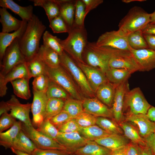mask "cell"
Listing matches in <instances>:
<instances>
[{
  "label": "cell",
  "instance_id": "1",
  "mask_svg": "<svg viewBox=\"0 0 155 155\" xmlns=\"http://www.w3.org/2000/svg\"><path fill=\"white\" fill-rule=\"evenodd\" d=\"M46 28L34 14L32 18L27 22L25 31L18 38L19 46L26 62L31 60L38 53L40 48V40Z\"/></svg>",
  "mask_w": 155,
  "mask_h": 155
},
{
  "label": "cell",
  "instance_id": "2",
  "mask_svg": "<svg viewBox=\"0 0 155 155\" xmlns=\"http://www.w3.org/2000/svg\"><path fill=\"white\" fill-rule=\"evenodd\" d=\"M130 54V51L108 46H99L96 42H88L82 57L87 65L98 69L105 73L109 68L108 63L111 58L128 56Z\"/></svg>",
  "mask_w": 155,
  "mask_h": 155
},
{
  "label": "cell",
  "instance_id": "3",
  "mask_svg": "<svg viewBox=\"0 0 155 155\" xmlns=\"http://www.w3.org/2000/svg\"><path fill=\"white\" fill-rule=\"evenodd\" d=\"M68 33V36L66 39L60 40L63 49L77 64L85 63L82 56L88 42L86 28L85 27H79L73 26L69 29Z\"/></svg>",
  "mask_w": 155,
  "mask_h": 155
},
{
  "label": "cell",
  "instance_id": "4",
  "mask_svg": "<svg viewBox=\"0 0 155 155\" xmlns=\"http://www.w3.org/2000/svg\"><path fill=\"white\" fill-rule=\"evenodd\" d=\"M150 16L151 13L141 8L134 6L120 21L118 30L127 36L133 32L142 30L150 23Z\"/></svg>",
  "mask_w": 155,
  "mask_h": 155
},
{
  "label": "cell",
  "instance_id": "5",
  "mask_svg": "<svg viewBox=\"0 0 155 155\" xmlns=\"http://www.w3.org/2000/svg\"><path fill=\"white\" fill-rule=\"evenodd\" d=\"M59 57L60 65L70 73L83 93L88 96H92L94 92L81 69L65 51Z\"/></svg>",
  "mask_w": 155,
  "mask_h": 155
},
{
  "label": "cell",
  "instance_id": "6",
  "mask_svg": "<svg viewBox=\"0 0 155 155\" xmlns=\"http://www.w3.org/2000/svg\"><path fill=\"white\" fill-rule=\"evenodd\" d=\"M45 73L50 80L61 87L74 98L82 100L77 87L67 71L61 65L55 68L46 66Z\"/></svg>",
  "mask_w": 155,
  "mask_h": 155
},
{
  "label": "cell",
  "instance_id": "7",
  "mask_svg": "<svg viewBox=\"0 0 155 155\" xmlns=\"http://www.w3.org/2000/svg\"><path fill=\"white\" fill-rule=\"evenodd\" d=\"M145 98L139 87L129 90L124 97V110L128 109V112L135 114H147L151 107Z\"/></svg>",
  "mask_w": 155,
  "mask_h": 155
},
{
  "label": "cell",
  "instance_id": "8",
  "mask_svg": "<svg viewBox=\"0 0 155 155\" xmlns=\"http://www.w3.org/2000/svg\"><path fill=\"white\" fill-rule=\"evenodd\" d=\"M26 62L16 38L7 48L0 62V75L4 76L18 65Z\"/></svg>",
  "mask_w": 155,
  "mask_h": 155
},
{
  "label": "cell",
  "instance_id": "9",
  "mask_svg": "<svg viewBox=\"0 0 155 155\" xmlns=\"http://www.w3.org/2000/svg\"><path fill=\"white\" fill-rule=\"evenodd\" d=\"M22 129L32 141L37 149L57 150L68 152L65 148L55 140L39 132L32 125H26L22 123Z\"/></svg>",
  "mask_w": 155,
  "mask_h": 155
},
{
  "label": "cell",
  "instance_id": "10",
  "mask_svg": "<svg viewBox=\"0 0 155 155\" xmlns=\"http://www.w3.org/2000/svg\"><path fill=\"white\" fill-rule=\"evenodd\" d=\"M127 36L118 30L107 32L98 37L96 43L99 46H108L130 51L132 48L128 43Z\"/></svg>",
  "mask_w": 155,
  "mask_h": 155
},
{
  "label": "cell",
  "instance_id": "11",
  "mask_svg": "<svg viewBox=\"0 0 155 155\" xmlns=\"http://www.w3.org/2000/svg\"><path fill=\"white\" fill-rule=\"evenodd\" d=\"M125 119V121L136 127L143 138L155 132V122L150 120L147 114H135L128 112Z\"/></svg>",
  "mask_w": 155,
  "mask_h": 155
},
{
  "label": "cell",
  "instance_id": "12",
  "mask_svg": "<svg viewBox=\"0 0 155 155\" xmlns=\"http://www.w3.org/2000/svg\"><path fill=\"white\" fill-rule=\"evenodd\" d=\"M33 98L31 110L32 114V125L38 127L44 119L48 99L46 93L33 91Z\"/></svg>",
  "mask_w": 155,
  "mask_h": 155
},
{
  "label": "cell",
  "instance_id": "13",
  "mask_svg": "<svg viewBox=\"0 0 155 155\" xmlns=\"http://www.w3.org/2000/svg\"><path fill=\"white\" fill-rule=\"evenodd\" d=\"M55 140L65 148L70 154L73 153L77 150L84 146L88 141L78 131L69 133L59 132Z\"/></svg>",
  "mask_w": 155,
  "mask_h": 155
},
{
  "label": "cell",
  "instance_id": "14",
  "mask_svg": "<svg viewBox=\"0 0 155 155\" xmlns=\"http://www.w3.org/2000/svg\"><path fill=\"white\" fill-rule=\"evenodd\" d=\"M6 102L10 109V114L12 117L26 125H32L29 116L32 103L22 104L14 95H11Z\"/></svg>",
  "mask_w": 155,
  "mask_h": 155
},
{
  "label": "cell",
  "instance_id": "15",
  "mask_svg": "<svg viewBox=\"0 0 155 155\" xmlns=\"http://www.w3.org/2000/svg\"><path fill=\"white\" fill-rule=\"evenodd\" d=\"M29 71L26 62L15 67L4 76L0 75V96L3 97L6 93L7 84L16 79L22 78L30 79Z\"/></svg>",
  "mask_w": 155,
  "mask_h": 155
},
{
  "label": "cell",
  "instance_id": "16",
  "mask_svg": "<svg viewBox=\"0 0 155 155\" xmlns=\"http://www.w3.org/2000/svg\"><path fill=\"white\" fill-rule=\"evenodd\" d=\"M130 51L139 66L140 71H149L155 68V50L132 48Z\"/></svg>",
  "mask_w": 155,
  "mask_h": 155
},
{
  "label": "cell",
  "instance_id": "17",
  "mask_svg": "<svg viewBox=\"0 0 155 155\" xmlns=\"http://www.w3.org/2000/svg\"><path fill=\"white\" fill-rule=\"evenodd\" d=\"M83 106L85 111L96 117L112 118L113 117L112 108L96 98H87L83 100Z\"/></svg>",
  "mask_w": 155,
  "mask_h": 155
},
{
  "label": "cell",
  "instance_id": "18",
  "mask_svg": "<svg viewBox=\"0 0 155 155\" xmlns=\"http://www.w3.org/2000/svg\"><path fill=\"white\" fill-rule=\"evenodd\" d=\"M129 90L127 81L117 85L116 88L112 109L114 120L118 124L123 117L124 97Z\"/></svg>",
  "mask_w": 155,
  "mask_h": 155
},
{
  "label": "cell",
  "instance_id": "19",
  "mask_svg": "<svg viewBox=\"0 0 155 155\" xmlns=\"http://www.w3.org/2000/svg\"><path fill=\"white\" fill-rule=\"evenodd\" d=\"M85 74L94 92L101 85L108 81L105 74L100 69L86 63H78Z\"/></svg>",
  "mask_w": 155,
  "mask_h": 155
},
{
  "label": "cell",
  "instance_id": "20",
  "mask_svg": "<svg viewBox=\"0 0 155 155\" xmlns=\"http://www.w3.org/2000/svg\"><path fill=\"white\" fill-rule=\"evenodd\" d=\"M0 6L8 9L18 15L24 21L28 22L33 18V6L31 5L22 6L12 0H0Z\"/></svg>",
  "mask_w": 155,
  "mask_h": 155
},
{
  "label": "cell",
  "instance_id": "21",
  "mask_svg": "<svg viewBox=\"0 0 155 155\" xmlns=\"http://www.w3.org/2000/svg\"><path fill=\"white\" fill-rule=\"evenodd\" d=\"M0 16L2 32L9 33L16 31L21 27L23 23V21L14 17L5 8H0Z\"/></svg>",
  "mask_w": 155,
  "mask_h": 155
},
{
  "label": "cell",
  "instance_id": "22",
  "mask_svg": "<svg viewBox=\"0 0 155 155\" xmlns=\"http://www.w3.org/2000/svg\"><path fill=\"white\" fill-rule=\"evenodd\" d=\"M109 67L124 69L132 73L140 71V68L132 55L120 56L111 58L109 62Z\"/></svg>",
  "mask_w": 155,
  "mask_h": 155
},
{
  "label": "cell",
  "instance_id": "23",
  "mask_svg": "<svg viewBox=\"0 0 155 155\" xmlns=\"http://www.w3.org/2000/svg\"><path fill=\"white\" fill-rule=\"evenodd\" d=\"M27 24V22L24 21L21 27L13 33H0V62L2 60L7 48L16 38H19L23 34L26 29Z\"/></svg>",
  "mask_w": 155,
  "mask_h": 155
},
{
  "label": "cell",
  "instance_id": "24",
  "mask_svg": "<svg viewBox=\"0 0 155 155\" xmlns=\"http://www.w3.org/2000/svg\"><path fill=\"white\" fill-rule=\"evenodd\" d=\"M117 86L108 81L103 84L95 92L98 98L107 106H112Z\"/></svg>",
  "mask_w": 155,
  "mask_h": 155
},
{
  "label": "cell",
  "instance_id": "25",
  "mask_svg": "<svg viewBox=\"0 0 155 155\" xmlns=\"http://www.w3.org/2000/svg\"><path fill=\"white\" fill-rule=\"evenodd\" d=\"M99 145L111 151L126 146L129 142L127 138L120 134H110L94 141Z\"/></svg>",
  "mask_w": 155,
  "mask_h": 155
},
{
  "label": "cell",
  "instance_id": "26",
  "mask_svg": "<svg viewBox=\"0 0 155 155\" xmlns=\"http://www.w3.org/2000/svg\"><path fill=\"white\" fill-rule=\"evenodd\" d=\"M37 54L48 67L55 68L60 65L59 55L54 50L43 44L40 46Z\"/></svg>",
  "mask_w": 155,
  "mask_h": 155
},
{
  "label": "cell",
  "instance_id": "27",
  "mask_svg": "<svg viewBox=\"0 0 155 155\" xmlns=\"http://www.w3.org/2000/svg\"><path fill=\"white\" fill-rule=\"evenodd\" d=\"M60 15L70 29L73 26L74 19L76 0H58Z\"/></svg>",
  "mask_w": 155,
  "mask_h": 155
},
{
  "label": "cell",
  "instance_id": "28",
  "mask_svg": "<svg viewBox=\"0 0 155 155\" xmlns=\"http://www.w3.org/2000/svg\"><path fill=\"white\" fill-rule=\"evenodd\" d=\"M112 151L94 141H88L84 146L73 153L76 155H111Z\"/></svg>",
  "mask_w": 155,
  "mask_h": 155
},
{
  "label": "cell",
  "instance_id": "29",
  "mask_svg": "<svg viewBox=\"0 0 155 155\" xmlns=\"http://www.w3.org/2000/svg\"><path fill=\"white\" fill-rule=\"evenodd\" d=\"M22 122L17 121L7 131L0 133V145L6 149L10 148L14 141L22 130Z\"/></svg>",
  "mask_w": 155,
  "mask_h": 155
},
{
  "label": "cell",
  "instance_id": "30",
  "mask_svg": "<svg viewBox=\"0 0 155 155\" xmlns=\"http://www.w3.org/2000/svg\"><path fill=\"white\" fill-rule=\"evenodd\" d=\"M11 148L32 155L36 147L22 129L13 143Z\"/></svg>",
  "mask_w": 155,
  "mask_h": 155
},
{
  "label": "cell",
  "instance_id": "31",
  "mask_svg": "<svg viewBox=\"0 0 155 155\" xmlns=\"http://www.w3.org/2000/svg\"><path fill=\"white\" fill-rule=\"evenodd\" d=\"M123 131L125 136L131 142L140 146L146 145L144 139L133 125L126 121H121L119 124Z\"/></svg>",
  "mask_w": 155,
  "mask_h": 155
},
{
  "label": "cell",
  "instance_id": "32",
  "mask_svg": "<svg viewBox=\"0 0 155 155\" xmlns=\"http://www.w3.org/2000/svg\"><path fill=\"white\" fill-rule=\"evenodd\" d=\"M35 6L43 8L49 21L60 15V7L58 0H30Z\"/></svg>",
  "mask_w": 155,
  "mask_h": 155
},
{
  "label": "cell",
  "instance_id": "33",
  "mask_svg": "<svg viewBox=\"0 0 155 155\" xmlns=\"http://www.w3.org/2000/svg\"><path fill=\"white\" fill-rule=\"evenodd\" d=\"M132 73L126 69L111 67L105 73L108 81L117 85L127 81Z\"/></svg>",
  "mask_w": 155,
  "mask_h": 155
},
{
  "label": "cell",
  "instance_id": "34",
  "mask_svg": "<svg viewBox=\"0 0 155 155\" xmlns=\"http://www.w3.org/2000/svg\"><path fill=\"white\" fill-rule=\"evenodd\" d=\"M30 79L28 78H20L10 82L16 96L26 100L30 98L31 94L29 86Z\"/></svg>",
  "mask_w": 155,
  "mask_h": 155
},
{
  "label": "cell",
  "instance_id": "35",
  "mask_svg": "<svg viewBox=\"0 0 155 155\" xmlns=\"http://www.w3.org/2000/svg\"><path fill=\"white\" fill-rule=\"evenodd\" d=\"M78 132L86 140L91 141H94L111 134L95 125L86 127H80Z\"/></svg>",
  "mask_w": 155,
  "mask_h": 155
},
{
  "label": "cell",
  "instance_id": "36",
  "mask_svg": "<svg viewBox=\"0 0 155 155\" xmlns=\"http://www.w3.org/2000/svg\"><path fill=\"white\" fill-rule=\"evenodd\" d=\"M96 124L110 134L121 135L123 133V130L115 121L108 118L97 117Z\"/></svg>",
  "mask_w": 155,
  "mask_h": 155
},
{
  "label": "cell",
  "instance_id": "37",
  "mask_svg": "<svg viewBox=\"0 0 155 155\" xmlns=\"http://www.w3.org/2000/svg\"><path fill=\"white\" fill-rule=\"evenodd\" d=\"M63 110L67 112L72 118L75 119L84 111L83 100L68 98L65 101Z\"/></svg>",
  "mask_w": 155,
  "mask_h": 155
},
{
  "label": "cell",
  "instance_id": "38",
  "mask_svg": "<svg viewBox=\"0 0 155 155\" xmlns=\"http://www.w3.org/2000/svg\"><path fill=\"white\" fill-rule=\"evenodd\" d=\"M65 100L59 98L48 99L44 119H49L57 115L63 110Z\"/></svg>",
  "mask_w": 155,
  "mask_h": 155
},
{
  "label": "cell",
  "instance_id": "39",
  "mask_svg": "<svg viewBox=\"0 0 155 155\" xmlns=\"http://www.w3.org/2000/svg\"><path fill=\"white\" fill-rule=\"evenodd\" d=\"M127 38L129 45L133 49L137 50L148 49L142 30H139L129 34L127 36Z\"/></svg>",
  "mask_w": 155,
  "mask_h": 155
},
{
  "label": "cell",
  "instance_id": "40",
  "mask_svg": "<svg viewBox=\"0 0 155 155\" xmlns=\"http://www.w3.org/2000/svg\"><path fill=\"white\" fill-rule=\"evenodd\" d=\"M43 45L50 48L61 55L64 51L61 43V39L57 36L51 34L48 31H46L42 36Z\"/></svg>",
  "mask_w": 155,
  "mask_h": 155
},
{
  "label": "cell",
  "instance_id": "41",
  "mask_svg": "<svg viewBox=\"0 0 155 155\" xmlns=\"http://www.w3.org/2000/svg\"><path fill=\"white\" fill-rule=\"evenodd\" d=\"M26 62L31 78L45 74L46 66L37 54L31 60Z\"/></svg>",
  "mask_w": 155,
  "mask_h": 155
},
{
  "label": "cell",
  "instance_id": "42",
  "mask_svg": "<svg viewBox=\"0 0 155 155\" xmlns=\"http://www.w3.org/2000/svg\"><path fill=\"white\" fill-rule=\"evenodd\" d=\"M46 94L48 99L56 98L66 100L69 98L68 93L58 84L50 80Z\"/></svg>",
  "mask_w": 155,
  "mask_h": 155
},
{
  "label": "cell",
  "instance_id": "43",
  "mask_svg": "<svg viewBox=\"0 0 155 155\" xmlns=\"http://www.w3.org/2000/svg\"><path fill=\"white\" fill-rule=\"evenodd\" d=\"M36 129L44 135L55 140L59 133L58 129L47 119H44Z\"/></svg>",
  "mask_w": 155,
  "mask_h": 155
},
{
  "label": "cell",
  "instance_id": "44",
  "mask_svg": "<svg viewBox=\"0 0 155 155\" xmlns=\"http://www.w3.org/2000/svg\"><path fill=\"white\" fill-rule=\"evenodd\" d=\"M85 6L82 0H76L75 3V9L74 24L79 27H84V21L86 17Z\"/></svg>",
  "mask_w": 155,
  "mask_h": 155
},
{
  "label": "cell",
  "instance_id": "45",
  "mask_svg": "<svg viewBox=\"0 0 155 155\" xmlns=\"http://www.w3.org/2000/svg\"><path fill=\"white\" fill-rule=\"evenodd\" d=\"M32 82L33 90L46 93L50 82V80L45 74H42L34 78Z\"/></svg>",
  "mask_w": 155,
  "mask_h": 155
},
{
  "label": "cell",
  "instance_id": "46",
  "mask_svg": "<svg viewBox=\"0 0 155 155\" xmlns=\"http://www.w3.org/2000/svg\"><path fill=\"white\" fill-rule=\"evenodd\" d=\"M49 26L53 33H59L68 32L69 28L66 22L60 16L49 21Z\"/></svg>",
  "mask_w": 155,
  "mask_h": 155
},
{
  "label": "cell",
  "instance_id": "47",
  "mask_svg": "<svg viewBox=\"0 0 155 155\" xmlns=\"http://www.w3.org/2000/svg\"><path fill=\"white\" fill-rule=\"evenodd\" d=\"M75 119L80 127H86L96 124V117L84 111Z\"/></svg>",
  "mask_w": 155,
  "mask_h": 155
},
{
  "label": "cell",
  "instance_id": "48",
  "mask_svg": "<svg viewBox=\"0 0 155 155\" xmlns=\"http://www.w3.org/2000/svg\"><path fill=\"white\" fill-rule=\"evenodd\" d=\"M72 118L69 114L63 110L60 113L51 118V122L57 129Z\"/></svg>",
  "mask_w": 155,
  "mask_h": 155
},
{
  "label": "cell",
  "instance_id": "49",
  "mask_svg": "<svg viewBox=\"0 0 155 155\" xmlns=\"http://www.w3.org/2000/svg\"><path fill=\"white\" fill-rule=\"evenodd\" d=\"M16 121V118L8 113L2 114L0 119V133L11 128Z\"/></svg>",
  "mask_w": 155,
  "mask_h": 155
},
{
  "label": "cell",
  "instance_id": "50",
  "mask_svg": "<svg viewBox=\"0 0 155 155\" xmlns=\"http://www.w3.org/2000/svg\"><path fill=\"white\" fill-rule=\"evenodd\" d=\"M80 127L75 119H71L59 127L58 130L59 133H69L78 131Z\"/></svg>",
  "mask_w": 155,
  "mask_h": 155
},
{
  "label": "cell",
  "instance_id": "51",
  "mask_svg": "<svg viewBox=\"0 0 155 155\" xmlns=\"http://www.w3.org/2000/svg\"><path fill=\"white\" fill-rule=\"evenodd\" d=\"M69 153L62 151L55 150H41L36 149L32 155H70Z\"/></svg>",
  "mask_w": 155,
  "mask_h": 155
},
{
  "label": "cell",
  "instance_id": "52",
  "mask_svg": "<svg viewBox=\"0 0 155 155\" xmlns=\"http://www.w3.org/2000/svg\"><path fill=\"white\" fill-rule=\"evenodd\" d=\"M125 149L126 155H142L140 146L131 142L125 146Z\"/></svg>",
  "mask_w": 155,
  "mask_h": 155
},
{
  "label": "cell",
  "instance_id": "53",
  "mask_svg": "<svg viewBox=\"0 0 155 155\" xmlns=\"http://www.w3.org/2000/svg\"><path fill=\"white\" fill-rule=\"evenodd\" d=\"M85 6V16L103 2V0H82Z\"/></svg>",
  "mask_w": 155,
  "mask_h": 155
},
{
  "label": "cell",
  "instance_id": "54",
  "mask_svg": "<svg viewBox=\"0 0 155 155\" xmlns=\"http://www.w3.org/2000/svg\"><path fill=\"white\" fill-rule=\"evenodd\" d=\"M146 145L150 148L153 154L155 155V132L144 138Z\"/></svg>",
  "mask_w": 155,
  "mask_h": 155
},
{
  "label": "cell",
  "instance_id": "55",
  "mask_svg": "<svg viewBox=\"0 0 155 155\" xmlns=\"http://www.w3.org/2000/svg\"><path fill=\"white\" fill-rule=\"evenodd\" d=\"M143 36L147 43L148 49L155 50V35L143 34Z\"/></svg>",
  "mask_w": 155,
  "mask_h": 155
},
{
  "label": "cell",
  "instance_id": "56",
  "mask_svg": "<svg viewBox=\"0 0 155 155\" xmlns=\"http://www.w3.org/2000/svg\"><path fill=\"white\" fill-rule=\"evenodd\" d=\"M143 34L155 35V23H149L142 30Z\"/></svg>",
  "mask_w": 155,
  "mask_h": 155
},
{
  "label": "cell",
  "instance_id": "57",
  "mask_svg": "<svg viewBox=\"0 0 155 155\" xmlns=\"http://www.w3.org/2000/svg\"><path fill=\"white\" fill-rule=\"evenodd\" d=\"M10 111L9 108L6 102L3 101H1L0 103V115L7 113Z\"/></svg>",
  "mask_w": 155,
  "mask_h": 155
},
{
  "label": "cell",
  "instance_id": "58",
  "mask_svg": "<svg viewBox=\"0 0 155 155\" xmlns=\"http://www.w3.org/2000/svg\"><path fill=\"white\" fill-rule=\"evenodd\" d=\"M125 146L112 151L111 155H126Z\"/></svg>",
  "mask_w": 155,
  "mask_h": 155
},
{
  "label": "cell",
  "instance_id": "59",
  "mask_svg": "<svg viewBox=\"0 0 155 155\" xmlns=\"http://www.w3.org/2000/svg\"><path fill=\"white\" fill-rule=\"evenodd\" d=\"M147 115L150 120L155 122V107L152 106Z\"/></svg>",
  "mask_w": 155,
  "mask_h": 155
},
{
  "label": "cell",
  "instance_id": "60",
  "mask_svg": "<svg viewBox=\"0 0 155 155\" xmlns=\"http://www.w3.org/2000/svg\"><path fill=\"white\" fill-rule=\"evenodd\" d=\"M140 146L142 150V155H154L150 149L147 145Z\"/></svg>",
  "mask_w": 155,
  "mask_h": 155
},
{
  "label": "cell",
  "instance_id": "61",
  "mask_svg": "<svg viewBox=\"0 0 155 155\" xmlns=\"http://www.w3.org/2000/svg\"><path fill=\"white\" fill-rule=\"evenodd\" d=\"M12 152L16 155H30L26 152L14 149L12 148H10Z\"/></svg>",
  "mask_w": 155,
  "mask_h": 155
},
{
  "label": "cell",
  "instance_id": "62",
  "mask_svg": "<svg viewBox=\"0 0 155 155\" xmlns=\"http://www.w3.org/2000/svg\"><path fill=\"white\" fill-rule=\"evenodd\" d=\"M150 23H155V10L151 13Z\"/></svg>",
  "mask_w": 155,
  "mask_h": 155
},
{
  "label": "cell",
  "instance_id": "63",
  "mask_svg": "<svg viewBox=\"0 0 155 155\" xmlns=\"http://www.w3.org/2000/svg\"><path fill=\"white\" fill-rule=\"evenodd\" d=\"M145 0H123L122 1L123 2L126 3H128L131 2H134V1H140V2H142L145 1Z\"/></svg>",
  "mask_w": 155,
  "mask_h": 155
},
{
  "label": "cell",
  "instance_id": "64",
  "mask_svg": "<svg viewBox=\"0 0 155 155\" xmlns=\"http://www.w3.org/2000/svg\"><path fill=\"white\" fill-rule=\"evenodd\" d=\"M70 155H76L74 154H70Z\"/></svg>",
  "mask_w": 155,
  "mask_h": 155
}]
</instances>
